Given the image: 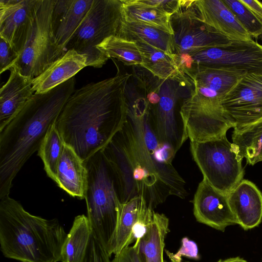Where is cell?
Returning a JSON list of instances; mask_svg holds the SVG:
<instances>
[{
    "instance_id": "6da1fadb",
    "label": "cell",
    "mask_w": 262,
    "mask_h": 262,
    "mask_svg": "<svg viewBox=\"0 0 262 262\" xmlns=\"http://www.w3.org/2000/svg\"><path fill=\"white\" fill-rule=\"evenodd\" d=\"M128 104L126 122L102 150L122 203L141 196L154 209L170 196L184 199L186 182L173 167L177 152L156 133L145 97Z\"/></svg>"
},
{
    "instance_id": "7a4b0ae2",
    "label": "cell",
    "mask_w": 262,
    "mask_h": 262,
    "mask_svg": "<svg viewBox=\"0 0 262 262\" xmlns=\"http://www.w3.org/2000/svg\"><path fill=\"white\" fill-rule=\"evenodd\" d=\"M131 75L117 74L76 90L56 122L66 144L85 162L102 150L126 122Z\"/></svg>"
},
{
    "instance_id": "3957f363",
    "label": "cell",
    "mask_w": 262,
    "mask_h": 262,
    "mask_svg": "<svg viewBox=\"0 0 262 262\" xmlns=\"http://www.w3.org/2000/svg\"><path fill=\"white\" fill-rule=\"evenodd\" d=\"M74 77L42 93H35L0 131V198L9 195L13 181L36 151L74 92Z\"/></svg>"
},
{
    "instance_id": "277c9868",
    "label": "cell",
    "mask_w": 262,
    "mask_h": 262,
    "mask_svg": "<svg viewBox=\"0 0 262 262\" xmlns=\"http://www.w3.org/2000/svg\"><path fill=\"white\" fill-rule=\"evenodd\" d=\"M68 233L57 219L27 211L9 195L0 198V245L3 255L21 262H58Z\"/></svg>"
},
{
    "instance_id": "5b68a950",
    "label": "cell",
    "mask_w": 262,
    "mask_h": 262,
    "mask_svg": "<svg viewBox=\"0 0 262 262\" xmlns=\"http://www.w3.org/2000/svg\"><path fill=\"white\" fill-rule=\"evenodd\" d=\"M88 171L84 199L92 233L110 256L120 201L114 176L102 150L84 162Z\"/></svg>"
},
{
    "instance_id": "8992f818",
    "label": "cell",
    "mask_w": 262,
    "mask_h": 262,
    "mask_svg": "<svg viewBox=\"0 0 262 262\" xmlns=\"http://www.w3.org/2000/svg\"><path fill=\"white\" fill-rule=\"evenodd\" d=\"M185 73L192 83L190 95L181 106V116L199 125L212 124L225 118L222 101L246 73L191 64Z\"/></svg>"
},
{
    "instance_id": "52a82bcc",
    "label": "cell",
    "mask_w": 262,
    "mask_h": 262,
    "mask_svg": "<svg viewBox=\"0 0 262 262\" xmlns=\"http://www.w3.org/2000/svg\"><path fill=\"white\" fill-rule=\"evenodd\" d=\"M124 18L122 0H93L81 25L66 48L84 55L87 65L102 67L109 59L98 49L106 38L117 35Z\"/></svg>"
},
{
    "instance_id": "ba28073f",
    "label": "cell",
    "mask_w": 262,
    "mask_h": 262,
    "mask_svg": "<svg viewBox=\"0 0 262 262\" xmlns=\"http://www.w3.org/2000/svg\"><path fill=\"white\" fill-rule=\"evenodd\" d=\"M190 144L203 178L217 190L228 195L243 180L244 158L226 135L203 142L190 141Z\"/></svg>"
},
{
    "instance_id": "9c48e42d",
    "label": "cell",
    "mask_w": 262,
    "mask_h": 262,
    "mask_svg": "<svg viewBox=\"0 0 262 262\" xmlns=\"http://www.w3.org/2000/svg\"><path fill=\"white\" fill-rule=\"evenodd\" d=\"M55 1H40L27 41L11 68L32 79L61 57L51 35V17Z\"/></svg>"
},
{
    "instance_id": "30bf717a",
    "label": "cell",
    "mask_w": 262,
    "mask_h": 262,
    "mask_svg": "<svg viewBox=\"0 0 262 262\" xmlns=\"http://www.w3.org/2000/svg\"><path fill=\"white\" fill-rule=\"evenodd\" d=\"M193 1H184L171 16L175 55L179 66L190 55L205 49L229 43L231 40L202 21L193 6Z\"/></svg>"
},
{
    "instance_id": "8fae6325",
    "label": "cell",
    "mask_w": 262,
    "mask_h": 262,
    "mask_svg": "<svg viewBox=\"0 0 262 262\" xmlns=\"http://www.w3.org/2000/svg\"><path fill=\"white\" fill-rule=\"evenodd\" d=\"M191 64L262 74V45L253 39L231 40L228 44L202 50L190 55L182 64L188 69Z\"/></svg>"
},
{
    "instance_id": "7c38bea8",
    "label": "cell",
    "mask_w": 262,
    "mask_h": 262,
    "mask_svg": "<svg viewBox=\"0 0 262 262\" xmlns=\"http://www.w3.org/2000/svg\"><path fill=\"white\" fill-rule=\"evenodd\" d=\"M221 105L233 131H240L262 119V74H246L226 95Z\"/></svg>"
},
{
    "instance_id": "4fadbf2b",
    "label": "cell",
    "mask_w": 262,
    "mask_h": 262,
    "mask_svg": "<svg viewBox=\"0 0 262 262\" xmlns=\"http://www.w3.org/2000/svg\"><path fill=\"white\" fill-rule=\"evenodd\" d=\"M41 0H0V37L19 54L32 30Z\"/></svg>"
},
{
    "instance_id": "5bb4252c",
    "label": "cell",
    "mask_w": 262,
    "mask_h": 262,
    "mask_svg": "<svg viewBox=\"0 0 262 262\" xmlns=\"http://www.w3.org/2000/svg\"><path fill=\"white\" fill-rule=\"evenodd\" d=\"M180 84L171 80H160L159 102L150 106L153 125L160 141L176 152L182 146V129L178 126L176 105Z\"/></svg>"
},
{
    "instance_id": "9a60e30c",
    "label": "cell",
    "mask_w": 262,
    "mask_h": 262,
    "mask_svg": "<svg viewBox=\"0 0 262 262\" xmlns=\"http://www.w3.org/2000/svg\"><path fill=\"white\" fill-rule=\"evenodd\" d=\"M192 202L194 216L200 223L223 232L229 226L237 225L228 195L215 189L204 178Z\"/></svg>"
},
{
    "instance_id": "2e32d148",
    "label": "cell",
    "mask_w": 262,
    "mask_h": 262,
    "mask_svg": "<svg viewBox=\"0 0 262 262\" xmlns=\"http://www.w3.org/2000/svg\"><path fill=\"white\" fill-rule=\"evenodd\" d=\"M93 0H55L51 17V35L60 57L90 9Z\"/></svg>"
},
{
    "instance_id": "e0dca14e",
    "label": "cell",
    "mask_w": 262,
    "mask_h": 262,
    "mask_svg": "<svg viewBox=\"0 0 262 262\" xmlns=\"http://www.w3.org/2000/svg\"><path fill=\"white\" fill-rule=\"evenodd\" d=\"M227 195L237 225L248 230L260 224L262 221V193L255 184L243 179Z\"/></svg>"
},
{
    "instance_id": "ac0fdd59",
    "label": "cell",
    "mask_w": 262,
    "mask_h": 262,
    "mask_svg": "<svg viewBox=\"0 0 262 262\" xmlns=\"http://www.w3.org/2000/svg\"><path fill=\"white\" fill-rule=\"evenodd\" d=\"M192 4L202 21L229 39H253L222 0H197Z\"/></svg>"
},
{
    "instance_id": "d6986e66",
    "label": "cell",
    "mask_w": 262,
    "mask_h": 262,
    "mask_svg": "<svg viewBox=\"0 0 262 262\" xmlns=\"http://www.w3.org/2000/svg\"><path fill=\"white\" fill-rule=\"evenodd\" d=\"M0 90V131L20 112L35 94L32 78L14 69Z\"/></svg>"
},
{
    "instance_id": "ffe728a7",
    "label": "cell",
    "mask_w": 262,
    "mask_h": 262,
    "mask_svg": "<svg viewBox=\"0 0 262 262\" xmlns=\"http://www.w3.org/2000/svg\"><path fill=\"white\" fill-rule=\"evenodd\" d=\"M87 58L74 50H68L32 81L35 93L47 92L63 83L87 67Z\"/></svg>"
},
{
    "instance_id": "44dd1931",
    "label": "cell",
    "mask_w": 262,
    "mask_h": 262,
    "mask_svg": "<svg viewBox=\"0 0 262 262\" xmlns=\"http://www.w3.org/2000/svg\"><path fill=\"white\" fill-rule=\"evenodd\" d=\"M133 41L136 42L141 55L142 63L140 67L160 79L173 80L179 83L181 86H192L189 78L179 66L176 57L141 40L135 39Z\"/></svg>"
},
{
    "instance_id": "7402d4cb",
    "label": "cell",
    "mask_w": 262,
    "mask_h": 262,
    "mask_svg": "<svg viewBox=\"0 0 262 262\" xmlns=\"http://www.w3.org/2000/svg\"><path fill=\"white\" fill-rule=\"evenodd\" d=\"M88 171L84 162L64 143L58 165L55 182L69 194L84 199Z\"/></svg>"
},
{
    "instance_id": "603a6c76",
    "label": "cell",
    "mask_w": 262,
    "mask_h": 262,
    "mask_svg": "<svg viewBox=\"0 0 262 262\" xmlns=\"http://www.w3.org/2000/svg\"><path fill=\"white\" fill-rule=\"evenodd\" d=\"M116 36L129 41L141 40L177 58L173 35L152 26L140 22H128L123 18Z\"/></svg>"
},
{
    "instance_id": "cb8c5ba5",
    "label": "cell",
    "mask_w": 262,
    "mask_h": 262,
    "mask_svg": "<svg viewBox=\"0 0 262 262\" xmlns=\"http://www.w3.org/2000/svg\"><path fill=\"white\" fill-rule=\"evenodd\" d=\"M169 231L168 218L164 214L154 211L146 232L138 245L146 262H165V240Z\"/></svg>"
},
{
    "instance_id": "d4e9b609",
    "label": "cell",
    "mask_w": 262,
    "mask_h": 262,
    "mask_svg": "<svg viewBox=\"0 0 262 262\" xmlns=\"http://www.w3.org/2000/svg\"><path fill=\"white\" fill-rule=\"evenodd\" d=\"M92 233L87 216H76L63 246L61 262H83Z\"/></svg>"
},
{
    "instance_id": "484cf974",
    "label": "cell",
    "mask_w": 262,
    "mask_h": 262,
    "mask_svg": "<svg viewBox=\"0 0 262 262\" xmlns=\"http://www.w3.org/2000/svg\"><path fill=\"white\" fill-rule=\"evenodd\" d=\"M141 199V196H137L125 203L120 202L116 229L110 251L111 256L113 254L119 253L134 241L132 229L138 218Z\"/></svg>"
},
{
    "instance_id": "4316f807",
    "label": "cell",
    "mask_w": 262,
    "mask_h": 262,
    "mask_svg": "<svg viewBox=\"0 0 262 262\" xmlns=\"http://www.w3.org/2000/svg\"><path fill=\"white\" fill-rule=\"evenodd\" d=\"M122 2L125 20L146 24L173 35L170 23L171 14L158 8L141 3L139 0Z\"/></svg>"
},
{
    "instance_id": "83f0119b",
    "label": "cell",
    "mask_w": 262,
    "mask_h": 262,
    "mask_svg": "<svg viewBox=\"0 0 262 262\" xmlns=\"http://www.w3.org/2000/svg\"><path fill=\"white\" fill-rule=\"evenodd\" d=\"M232 141L250 165L262 161V119L238 131H233Z\"/></svg>"
},
{
    "instance_id": "f1b7e54d",
    "label": "cell",
    "mask_w": 262,
    "mask_h": 262,
    "mask_svg": "<svg viewBox=\"0 0 262 262\" xmlns=\"http://www.w3.org/2000/svg\"><path fill=\"white\" fill-rule=\"evenodd\" d=\"M64 145V141L55 122L49 128L38 150V155L43 162L45 170L55 182Z\"/></svg>"
},
{
    "instance_id": "f546056e",
    "label": "cell",
    "mask_w": 262,
    "mask_h": 262,
    "mask_svg": "<svg viewBox=\"0 0 262 262\" xmlns=\"http://www.w3.org/2000/svg\"><path fill=\"white\" fill-rule=\"evenodd\" d=\"M98 49L108 58H115L127 66H141L142 59L135 41H129L117 36L106 38Z\"/></svg>"
},
{
    "instance_id": "4dcf8cb0",
    "label": "cell",
    "mask_w": 262,
    "mask_h": 262,
    "mask_svg": "<svg viewBox=\"0 0 262 262\" xmlns=\"http://www.w3.org/2000/svg\"><path fill=\"white\" fill-rule=\"evenodd\" d=\"M252 38L262 39V21L240 0H222Z\"/></svg>"
},
{
    "instance_id": "1f68e13d",
    "label": "cell",
    "mask_w": 262,
    "mask_h": 262,
    "mask_svg": "<svg viewBox=\"0 0 262 262\" xmlns=\"http://www.w3.org/2000/svg\"><path fill=\"white\" fill-rule=\"evenodd\" d=\"M110 261L105 249L92 233L83 262Z\"/></svg>"
},
{
    "instance_id": "d6a6232c",
    "label": "cell",
    "mask_w": 262,
    "mask_h": 262,
    "mask_svg": "<svg viewBox=\"0 0 262 262\" xmlns=\"http://www.w3.org/2000/svg\"><path fill=\"white\" fill-rule=\"evenodd\" d=\"M165 252L170 262H182V256L194 259L200 258L197 245L194 241L186 237L182 238L181 247L176 253H172L168 250Z\"/></svg>"
},
{
    "instance_id": "836d02e7",
    "label": "cell",
    "mask_w": 262,
    "mask_h": 262,
    "mask_svg": "<svg viewBox=\"0 0 262 262\" xmlns=\"http://www.w3.org/2000/svg\"><path fill=\"white\" fill-rule=\"evenodd\" d=\"M18 57L19 54L12 46L0 37V73L10 70Z\"/></svg>"
},
{
    "instance_id": "e575fe53",
    "label": "cell",
    "mask_w": 262,
    "mask_h": 262,
    "mask_svg": "<svg viewBox=\"0 0 262 262\" xmlns=\"http://www.w3.org/2000/svg\"><path fill=\"white\" fill-rule=\"evenodd\" d=\"M110 262H146L144 256L138 246H128L115 255Z\"/></svg>"
},
{
    "instance_id": "d590c367",
    "label": "cell",
    "mask_w": 262,
    "mask_h": 262,
    "mask_svg": "<svg viewBox=\"0 0 262 262\" xmlns=\"http://www.w3.org/2000/svg\"><path fill=\"white\" fill-rule=\"evenodd\" d=\"M148 6L158 8L171 15L177 12L182 6L184 1L179 0H139Z\"/></svg>"
},
{
    "instance_id": "8d00e7d4",
    "label": "cell",
    "mask_w": 262,
    "mask_h": 262,
    "mask_svg": "<svg viewBox=\"0 0 262 262\" xmlns=\"http://www.w3.org/2000/svg\"><path fill=\"white\" fill-rule=\"evenodd\" d=\"M241 2L262 21V2L257 0H240Z\"/></svg>"
},
{
    "instance_id": "74e56055",
    "label": "cell",
    "mask_w": 262,
    "mask_h": 262,
    "mask_svg": "<svg viewBox=\"0 0 262 262\" xmlns=\"http://www.w3.org/2000/svg\"><path fill=\"white\" fill-rule=\"evenodd\" d=\"M243 259V258L240 257H234L229 258L224 260L220 259L216 262H239Z\"/></svg>"
},
{
    "instance_id": "f35d334b",
    "label": "cell",
    "mask_w": 262,
    "mask_h": 262,
    "mask_svg": "<svg viewBox=\"0 0 262 262\" xmlns=\"http://www.w3.org/2000/svg\"><path fill=\"white\" fill-rule=\"evenodd\" d=\"M239 262H248V261L243 258V259L241 261H240Z\"/></svg>"
},
{
    "instance_id": "ab89813d",
    "label": "cell",
    "mask_w": 262,
    "mask_h": 262,
    "mask_svg": "<svg viewBox=\"0 0 262 262\" xmlns=\"http://www.w3.org/2000/svg\"><path fill=\"white\" fill-rule=\"evenodd\" d=\"M262 262V261H261Z\"/></svg>"
}]
</instances>
